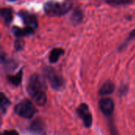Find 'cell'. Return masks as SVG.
Instances as JSON below:
<instances>
[{
    "label": "cell",
    "instance_id": "obj_1",
    "mask_svg": "<svg viewBox=\"0 0 135 135\" xmlns=\"http://www.w3.org/2000/svg\"><path fill=\"white\" fill-rule=\"evenodd\" d=\"M71 8V3L66 2L64 3H59L54 1H49L44 5L45 13L48 16H60L67 13Z\"/></svg>",
    "mask_w": 135,
    "mask_h": 135
},
{
    "label": "cell",
    "instance_id": "obj_19",
    "mask_svg": "<svg viewBox=\"0 0 135 135\" xmlns=\"http://www.w3.org/2000/svg\"><path fill=\"white\" fill-rule=\"evenodd\" d=\"M133 38H135V29L132 31V32L131 33V35L129 36V39H133Z\"/></svg>",
    "mask_w": 135,
    "mask_h": 135
},
{
    "label": "cell",
    "instance_id": "obj_14",
    "mask_svg": "<svg viewBox=\"0 0 135 135\" xmlns=\"http://www.w3.org/2000/svg\"><path fill=\"white\" fill-rule=\"evenodd\" d=\"M131 0H108V3L112 6H119V5H126L131 3Z\"/></svg>",
    "mask_w": 135,
    "mask_h": 135
},
{
    "label": "cell",
    "instance_id": "obj_6",
    "mask_svg": "<svg viewBox=\"0 0 135 135\" xmlns=\"http://www.w3.org/2000/svg\"><path fill=\"white\" fill-rule=\"evenodd\" d=\"M99 106L102 112L106 115H111L114 110V102L111 98H102L99 101Z\"/></svg>",
    "mask_w": 135,
    "mask_h": 135
},
{
    "label": "cell",
    "instance_id": "obj_4",
    "mask_svg": "<svg viewBox=\"0 0 135 135\" xmlns=\"http://www.w3.org/2000/svg\"><path fill=\"white\" fill-rule=\"evenodd\" d=\"M78 115L82 119L84 124L86 127H89L92 125L93 118L92 115L89 111V108L85 104H82L80 105V107L77 110Z\"/></svg>",
    "mask_w": 135,
    "mask_h": 135
},
{
    "label": "cell",
    "instance_id": "obj_2",
    "mask_svg": "<svg viewBox=\"0 0 135 135\" xmlns=\"http://www.w3.org/2000/svg\"><path fill=\"white\" fill-rule=\"evenodd\" d=\"M14 111L17 115L25 119L32 118L36 112L35 106L32 104V102L28 100H23L22 102L17 104L14 108Z\"/></svg>",
    "mask_w": 135,
    "mask_h": 135
},
{
    "label": "cell",
    "instance_id": "obj_18",
    "mask_svg": "<svg viewBox=\"0 0 135 135\" xmlns=\"http://www.w3.org/2000/svg\"><path fill=\"white\" fill-rule=\"evenodd\" d=\"M7 99L5 97V95L3 94V93H0V105L4 102V101H6Z\"/></svg>",
    "mask_w": 135,
    "mask_h": 135
},
{
    "label": "cell",
    "instance_id": "obj_13",
    "mask_svg": "<svg viewBox=\"0 0 135 135\" xmlns=\"http://www.w3.org/2000/svg\"><path fill=\"white\" fill-rule=\"evenodd\" d=\"M21 79H22V71L21 70L20 72H18L16 75L10 76L8 78V81L14 85H18L21 83Z\"/></svg>",
    "mask_w": 135,
    "mask_h": 135
},
{
    "label": "cell",
    "instance_id": "obj_3",
    "mask_svg": "<svg viewBox=\"0 0 135 135\" xmlns=\"http://www.w3.org/2000/svg\"><path fill=\"white\" fill-rule=\"evenodd\" d=\"M44 81L43 78L38 74H33L30 78L27 87L28 94L32 97H33L36 94L41 92H44Z\"/></svg>",
    "mask_w": 135,
    "mask_h": 135
},
{
    "label": "cell",
    "instance_id": "obj_7",
    "mask_svg": "<svg viewBox=\"0 0 135 135\" xmlns=\"http://www.w3.org/2000/svg\"><path fill=\"white\" fill-rule=\"evenodd\" d=\"M20 17L22 18L24 23L27 25V27H30L32 28H36L38 25L37 19L35 15L29 13L26 11H21L19 13Z\"/></svg>",
    "mask_w": 135,
    "mask_h": 135
},
{
    "label": "cell",
    "instance_id": "obj_11",
    "mask_svg": "<svg viewBox=\"0 0 135 135\" xmlns=\"http://www.w3.org/2000/svg\"><path fill=\"white\" fill-rule=\"evenodd\" d=\"M63 50L61 49V48H55L52 50V51L51 52L50 54V57H49V60L51 62L54 63V62H56L59 57L63 54Z\"/></svg>",
    "mask_w": 135,
    "mask_h": 135
},
{
    "label": "cell",
    "instance_id": "obj_9",
    "mask_svg": "<svg viewBox=\"0 0 135 135\" xmlns=\"http://www.w3.org/2000/svg\"><path fill=\"white\" fill-rule=\"evenodd\" d=\"M113 91H114V84L111 81H107L101 86L99 91V94L100 96H105L112 93Z\"/></svg>",
    "mask_w": 135,
    "mask_h": 135
},
{
    "label": "cell",
    "instance_id": "obj_10",
    "mask_svg": "<svg viewBox=\"0 0 135 135\" xmlns=\"http://www.w3.org/2000/svg\"><path fill=\"white\" fill-rule=\"evenodd\" d=\"M0 17L6 23H9L13 18V12L9 8H0Z\"/></svg>",
    "mask_w": 135,
    "mask_h": 135
},
{
    "label": "cell",
    "instance_id": "obj_12",
    "mask_svg": "<svg viewBox=\"0 0 135 135\" xmlns=\"http://www.w3.org/2000/svg\"><path fill=\"white\" fill-rule=\"evenodd\" d=\"M32 99L34 100L36 104L40 105V106L44 105L46 104V101H47V97H46V94L44 92H41V93L36 94V96H34L32 97Z\"/></svg>",
    "mask_w": 135,
    "mask_h": 135
},
{
    "label": "cell",
    "instance_id": "obj_16",
    "mask_svg": "<svg viewBox=\"0 0 135 135\" xmlns=\"http://www.w3.org/2000/svg\"><path fill=\"white\" fill-rule=\"evenodd\" d=\"M14 46H15V48L19 51V50H21L23 47V46H24V41L22 40H21V39H18L17 40L15 41V45Z\"/></svg>",
    "mask_w": 135,
    "mask_h": 135
},
{
    "label": "cell",
    "instance_id": "obj_20",
    "mask_svg": "<svg viewBox=\"0 0 135 135\" xmlns=\"http://www.w3.org/2000/svg\"><path fill=\"white\" fill-rule=\"evenodd\" d=\"M9 1H15V0H9Z\"/></svg>",
    "mask_w": 135,
    "mask_h": 135
},
{
    "label": "cell",
    "instance_id": "obj_8",
    "mask_svg": "<svg viewBox=\"0 0 135 135\" xmlns=\"http://www.w3.org/2000/svg\"><path fill=\"white\" fill-rule=\"evenodd\" d=\"M13 34L17 37L19 38V37H21L24 36H28L29 34H32L33 32V28H32L30 27H26L25 28H21L18 27H13Z\"/></svg>",
    "mask_w": 135,
    "mask_h": 135
},
{
    "label": "cell",
    "instance_id": "obj_15",
    "mask_svg": "<svg viewBox=\"0 0 135 135\" xmlns=\"http://www.w3.org/2000/svg\"><path fill=\"white\" fill-rule=\"evenodd\" d=\"M81 17H82V16H81V12H79V11H75V12L74 13L73 16H72V20H73L74 22L78 23V22L81 21Z\"/></svg>",
    "mask_w": 135,
    "mask_h": 135
},
{
    "label": "cell",
    "instance_id": "obj_5",
    "mask_svg": "<svg viewBox=\"0 0 135 135\" xmlns=\"http://www.w3.org/2000/svg\"><path fill=\"white\" fill-rule=\"evenodd\" d=\"M45 73L49 82L51 83V86L54 89H59L62 85V78L59 76H58V74L55 72V70L52 68H47V70H45Z\"/></svg>",
    "mask_w": 135,
    "mask_h": 135
},
{
    "label": "cell",
    "instance_id": "obj_17",
    "mask_svg": "<svg viewBox=\"0 0 135 135\" xmlns=\"http://www.w3.org/2000/svg\"><path fill=\"white\" fill-rule=\"evenodd\" d=\"M4 135H19L15 131H8L4 133Z\"/></svg>",
    "mask_w": 135,
    "mask_h": 135
}]
</instances>
